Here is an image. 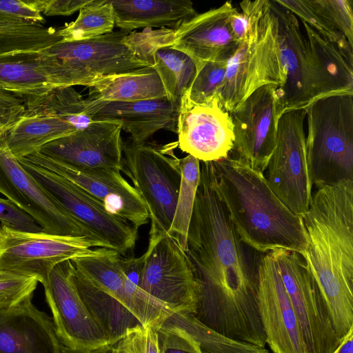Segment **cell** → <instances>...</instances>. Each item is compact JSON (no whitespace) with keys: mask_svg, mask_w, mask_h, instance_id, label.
Returning a JSON list of instances; mask_svg holds the SVG:
<instances>
[{"mask_svg":"<svg viewBox=\"0 0 353 353\" xmlns=\"http://www.w3.org/2000/svg\"><path fill=\"white\" fill-rule=\"evenodd\" d=\"M200 170L185 250L197 285L192 315L228 339L265 347L257 261L252 260L219 196L212 161H200Z\"/></svg>","mask_w":353,"mask_h":353,"instance_id":"cell-1","label":"cell"},{"mask_svg":"<svg viewBox=\"0 0 353 353\" xmlns=\"http://www.w3.org/2000/svg\"><path fill=\"white\" fill-rule=\"evenodd\" d=\"M301 219L302 257L342 340L353 330V181L317 188Z\"/></svg>","mask_w":353,"mask_h":353,"instance_id":"cell-2","label":"cell"},{"mask_svg":"<svg viewBox=\"0 0 353 353\" xmlns=\"http://www.w3.org/2000/svg\"><path fill=\"white\" fill-rule=\"evenodd\" d=\"M212 163L217 192L241 241L261 254L280 249L302 256V219L274 193L264 174L230 156Z\"/></svg>","mask_w":353,"mask_h":353,"instance_id":"cell-3","label":"cell"},{"mask_svg":"<svg viewBox=\"0 0 353 353\" xmlns=\"http://www.w3.org/2000/svg\"><path fill=\"white\" fill-rule=\"evenodd\" d=\"M305 110L312 185L319 188L353 181V96L323 98Z\"/></svg>","mask_w":353,"mask_h":353,"instance_id":"cell-4","label":"cell"},{"mask_svg":"<svg viewBox=\"0 0 353 353\" xmlns=\"http://www.w3.org/2000/svg\"><path fill=\"white\" fill-rule=\"evenodd\" d=\"M285 74L281 63L276 19L269 4L259 23L228 59L219 91L220 105L230 113L259 88H282Z\"/></svg>","mask_w":353,"mask_h":353,"instance_id":"cell-5","label":"cell"},{"mask_svg":"<svg viewBox=\"0 0 353 353\" xmlns=\"http://www.w3.org/2000/svg\"><path fill=\"white\" fill-rule=\"evenodd\" d=\"M121 171L131 180L148 210L149 241L168 235L181 184L176 157L130 139L123 143Z\"/></svg>","mask_w":353,"mask_h":353,"instance_id":"cell-6","label":"cell"},{"mask_svg":"<svg viewBox=\"0 0 353 353\" xmlns=\"http://www.w3.org/2000/svg\"><path fill=\"white\" fill-rule=\"evenodd\" d=\"M102 248H108L87 237L26 232L0 225V270L35 278L43 285L58 264L96 254Z\"/></svg>","mask_w":353,"mask_h":353,"instance_id":"cell-7","label":"cell"},{"mask_svg":"<svg viewBox=\"0 0 353 353\" xmlns=\"http://www.w3.org/2000/svg\"><path fill=\"white\" fill-rule=\"evenodd\" d=\"M305 114V109L294 110L279 118L276 146L265 176L278 198L301 217L308 211L312 199L304 131Z\"/></svg>","mask_w":353,"mask_h":353,"instance_id":"cell-8","label":"cell"},{"mask_svg":"<svg viewBox=\"0 0 353 353\" xmlns=\"http://www.w3.org/2000/svg\"><path fill=\"white\" fill-rule=\"evenodd\" d=\"M293 307L308 353H334L341 340L327 305L302 256L272 251Z\"/></svg>","mask_w":353,"mask_h":353,"instance_id":"cell-9","label":"cell"},{"mask_svg":"<svg viewBox=\"0 0 353 353\" xmlns=\"http://www.w3.org/2000/svg\"><path fill=\"white\" fill-rule=\"evenodd\" d=\"M17 159L58 204L110 249L124 256L134 248L137 228L110 213L101 203L66 179L23 158Z\"/></svg>","mask_w":353,"mask_h":353,"instance_id":"cell-10","label":"cell"},{"mask_svg":"<svg viewBox=\"0 0 353 353\" xmlns=\"http://www.w3.org/2000/svg\"><path fill=\"white\" fill-rule=\"evenodd\" d=\"M139 283L148 295L174 312L194 314L196 280L185 250L170 235L149 241Z\"/></svg>","mask_w":353,"mask_h":353,"instance_id":"cell-11","label":"cell"},{"mask_svg":"<svg viewBox=\"0 0 353 353\" xmlns=\"http://www.w3.org/2000/svg\"><path fill=\"white\" fill-rule=\"evenodd\" d=\"M0 193L32 216L44 232L87 237L103 243L109 248L39 185L10 152L5 136L0 140Z\"/></svg>","mask_w":353,"mask_h":353,"instance_id":"cell-12","label":"cell"},{"mask_svg":"<svg viewBox=\"0 0 353 353\" xmlns=\"http://www.w3.org/2000/svg\"><path fill=\"white\" fill-rule=\"evenodd\" d=\"M54 172L101 203L111 214L127 221L136 228L148 223L149 214L140 195L117 168H79L35 152L21 157Z\"/></svg>","mask_w":353,"mask_h":353,"instance_id":"cell-13","label":"cell"},{"mask_svg":"<svg viewBox=\"0 0 353 353\" xmlns=\"http://www.w3.org/2000/svg\"><path fill=\"white\" fill-rule=\"evenodd\" d=\"M278 85L262 86L230 114L234 125V148L238 159L263 173L274 150L281 117Z\"/></svg>","mask_w":353,"mask_h":353,"instance_id":"cell-14","label":"cell"},{"mask_svg":"<svg viewBox=\"0 0 353 353\" xmlns=\"http://www.w3.org/2000/svg\"><path fill=\"white\" fill-rule=\"evenodd\" d=\"M70 265V260L56 265L43 285L56 334L63 347L74 351H92L110 345L72 283Z\"/></svg>","mask_w":353,"mask_h":353,"instance_id":"cell-15","label":"cell"},{"mask_svg":"<svg viewBox=\"0 0 353 353\" xmlns=\"http://www.w3.org/2000/svg\"><path fill=\"white\" fill-rule=\"evenodd\" d=\"M258 309L273 353H308L272 252L257 261Z\"/></svg>","mask_w":353,"mask_h":353,"instance_id":"cell-16","label":"cell"},{"mask_svg":"<svg viewBox=\"0 0 353 353\" xmlns=\"http://www.w3.org/2000/svg\"><path fill=\"white\" fill-rule=\"evenodd\" d=\"M276 19L280 57L285 83L277 88L281 116L288 111L305 109L316 101L314 79L310 51L298 18L269 0Z\"/></svg>","mask_w":353,"mask_h":353,"instance_id":"cell-17","label":"cell"},{"mask_svg":"<svg viewBox=\"0 0 353 353\" xmlns=\"http://www.w3.org/2000/svg\"><path fill=\"white\" fill-rule=\"evenodd\" d=\"M176 132L179 149L200 161H214L229 156L234 148V125L230 114L219 98L202 104L183 95Z\"/></svg>","mask_w":353,"mask_h":353,"instance_id":"cell-18","label":"cell"},{"mask_svg":"<svg viewBox=\"0 0 353 353\" xmlns=\"http://www.w3.org/2000/svg\"><path fill=\"white\" fill-rule=\"evenodd\" d=\"M121 258L116 251L102 248L96 254L70 261L92 283L123 303L143 326L158 327L172 312L125 276Z\"/></svg>","mask_w":353,"mask_h":353,"instance_id":"cell-19","label":"cell"},{"mask_svg":"<svg viewBox=\"0 0 353 353\" xmlns=\"http://www.w3.org/2000/svg\"><path fill=\"white\" fill-rule=\"evenodd\" d=\"M122 126L109 121H93L87 128L44 145L38 152L67 163L85 168H117L121 171Z\"/></svg>","mask_w":353,"mask_h":353,"instance_id":"cell-20","label":"cell"},{"mask_svg":"<svg viewBox=\"0 0 353 353\" xmlns=\"http://www.w3.org/2000/svg\"><path fill=\"white\" fill-rule=\"evenodd\" d=\"M236 11L232 2L227 1L197 14L175 29L170 47L188 55L196 71L209 61H228L240 44L230 25Z\"/></svg>","mask_w":353,"mask_h":353,"instance_id":"cell-21","label":"cell"},{"mask_svg":"<svg viewBox=\"0 0 353 353\" xmlns=\"http://www.w3.org/2000/svg\"><path fill=\"white\" fill-rule=\"evenodd\" d=\"M68 86L63 65L45 49L0 54V91L28 97Z\"/></svg>","mask_w":353,"mask_h":353,"instance_id":"cell-22","label":"cell"},{"mask_svg":"<svg viewBox=\"0 0 353 353\" xmlns=\"http://www.w3.org/2000/svg\"><path fill=\"white\" fill-rule=\"evenodd\" d=\"M32 299L0 307V353H63L52 319Z\"/></svg>","mask_w":353,"mask_h":353,"instance_id":"cell-23","label":"cell"},{"mask_svg":"<svg viewBox=\"0 0 353 353\" xmlns=\"http://www.w3.org/2000/svg\"><path fill=\"white\" fill-rule=\"evenodd\" d=\"M179 108L167 97L134 102H103L92 120L119 123L130 134L133 143L143 144L160 130L176 132Z\"/></svg>","mask_w":353,"mask_h":353,"instance_id":"cell-24","label":"cell"},{"mask_svg":"<svg viewBox=\"0 0 353 353\" xmlns=\"http://www.w3.org/2000/svg\"><path fill=\"white\" fill-rule=\"evenodd\" d=\"M301 22L312 63L316 100L353 96V56Z\"/></svg>","mask_w":353,"mask_h":353,"instance_id":"cell-25","label":"cell"},{"mask_svg":"<svg viewBox=\"0 0 353 353\" xmlns=\"http://www.w3.org/2000/svg\"><path fill=\"white\" fill-rule=\"evenodd\" d=\"M70 277L110 345L118 343L130 330L143 326L123 303L92 283L71 261Z\"/></svg>","mask_w":353,"mask_h":353,"instance_id":"cell-26","label":"cell"},{"mask_svg":"<svg viewBox=\"0 0 353 353\" xmlns=\"http://www.w3.org/2000/svg\"><path fill=\"white\" fill-rule=\"evenodd\" d=\"M115 26L130 32L143 28L179 27L198 13L190 1L110 0Z\"/></svg>","mask_w":353,"mask_h":353,"instance_id":"cell-27","label":"cell"},{"mask_svg":"<svg viewBox=\"0 0 353 353\" xmlns=\"http://www.w3.org/2000/svg\"><path fill=\"white\" fill-rule=\"evenodd\" d=\"M88 88V98L97 101L134 102L166 97L161 81L151 65L103 77Z\"/></svg>","mask_w":353,"mask_h":353,"instance_id":"cell-28","label":"cell"},{"mask_svg":"<svg viewBox=\"0 0 353 353\" xmlns=\"http://www.w3.org/2000/svg\"><path fill=\"white\" fill-rule=\"evenodd\" d=\"M77 132L61 119L25 110L5 134L7 145L17 158L39 151L44 145Z\"/></svg>","mask_w":353,"mask_h":353,"instance_id":"cell-29","label":"cell"},{"mask_svg":"<svg viewBox=\"0 0 353 353\" xmlns=\"http://www.w3.org/2000/svg\"><path fill=\"white\" fill-rule=\"evenodd\" d=\"M25 110L57 117L77 131L87 128L94 112L90 102L73 86L61 87L40 96L24 97Z\"/></svg>","mask_w":353,"mask_h":353,"instance_id":"cell-30","label":"cell"},{"mask_svg":"<svg viewBox=\"0 0 353 353\" xmlns=\"http://www.w3.org/2000/svg\"><path fill=\"white\" fill-rule=\"evenodd\" d=\"M151 66L161 81L167 99L179 107L196 74L194 61L184 52L164 46L153 53Z\"/></svg>","mask_w":353,"mask_h":353,"instance_id":"cell-31","label":"cell"},{"mask_svg":"<svg viewBox=\"0 0 353 353\" xmlns=\"http://www.w3.org/2000/svg\"><path fill=\"white\" fill-rule=\"evenodd\" d=\"M161 324L185 333L199 345L203 353H268L265 348L223 336L197 321L191 313L172 312Z\"/></svg>","mask_w":353,"mask_h":353,"instance_id":"cell-32","label":"cell"},{"mask_svg":"<svg viewBox=\"0 0 353 353\" xmlns=\"http://www.w3.org/2000/svg\"><path fill=\"white\" fill-rule=\"evenodd\" d=\"M61 40L54 28L0 16V54L41 50Z\"/></svg>","mask_w":353,"mask_h":353,"instance_id":"cell-33","label":"cell"},{"mask_svg":"<svg viewBox=\"0 0 353 353\" xmlns=\"http://www.w3.org/2000/svg\"><path fill=\"white\" fill-rule=\"evenodd\" d=\"M176 163L181 172V184L176 205L168 235L186 250L188 228L200 181V161L188 154Z\"/></svg>","mask_w":353,"mask_h":353,"instance_id":"cell-34","label":"cell"},{"mask_svg":"<svg viewBox=\"0 0 353 353\" xmlns=\"http://www.w3.org/2000/svg\"><path fill=\"white\" fill-rule=\"evenodd\" d=\"M114 10L110 0H92L79 10L75 21L58 30L60 42L93 39L113 32Z\"/></svg>","mask_w":353,"mask_h":353,"instance_id":"cell-35","label":"cell"},{"mask_svg":"<svg viewBox=\"0 0 353 353\" xmlns=\"http://www.w3.org/2000/svg\"><path fill=\"white\" fill-rule=\"evenodd\" d=\"M275 1L323 37L336 44L345 53L353 56V46L350 44L342 33L336 30L318 12L310 3V0Z\"/></svg>","mask_w":353,"mask_h":353,"instance_id":"cell-36","label":"cell"},{"mask_svg":"<svg viewBox=\"0 0 353 353\" xmlns=\"http://www.w3.org/2000/svg\"><path fill=\"white\" fill-rule=\"evenodd\" d=\"M228 61L205 63L196 71V74L184 95L192 103L202 104L218 97L223 84Z\"/></svg>","mask_w":353,"mask_h":353,"instance_id":"cell-37","label":"cell"},{"mask_svg":"<svg viewBox=\"0 0 353 353\" xmlns=\"http://www.w3.org/2000/svg\"><path fill=\"white\" fill-rule=\"evenodd\" d=\"M312 6L353 46L352 0H310Z\"/></svg>","mask_w":353,"mask_h":353,"instance_id":"cell-38","label":"cell"},{"mask_svg":"<svg viewBox=\"0 0 353 353\" xmlns=\"http://www.w3.org/2000/svg\"><path fill=\"white\" fill-rule=\"evenodd\" d=\"M38 281L0 270V307L14 306L33 296Z\"/></svg>","mask_w":353,"mask_h":353,"instance_id":"cell-39","label":"cell"},{"mask_svg":"<svg viewBox=\"0 0 353 353\" xmlns=\"http://www.w3.org/2000/svg\"><path fill=\"white\" fill-rule=\"evenodd\" d=\"M174 32L175 29L163 28L150 32L132 33L126 36L125 41L141 59L151 65L152 54L157 49L172 46Z\"/></svg>","mask_w":353,"mask_h":353,"instance_id":"cell-40","label":"cell"},{"mask_svg":"<svg viewBox=\"0 0 353 353\" xmlns=\"http://www.w3.org/2000/svg\"><path fill=\"white\" fill-rule=\"evenodd\" d=\"M116 346L119 353H161L157 328L152 325L130 330Z\"/></svg>","mask_w":353,"mask_h":353,"instance_id":"cell-41","label":"cell"},{"mask_svg":"<svg viewBox=\"0 0 353 353\" xmlns=\"http://www.w3.org/2000/svg\"><path fill=\"white\" fill-rule=\"evenodd\" d=\"M157 328L161 353H203L199 345L181 330L164 324Z\"/></svg>","mask_w":353,"mask_h":353,"instance_id":"cell-42","label":"cell"},{"mask_svg":"<svg viewBox=\"0 0 353 353\" xmlns=\"http://www.w3.org/2000/svg\"><path fill=\"white\" fill-rule=\"evenodd\" d=\"M0 223L26 232L44 231L28 214L20 209L10 200L1 197Z\"/></svg>","mask_w":353,"mask_h":353,"instance_id":"cell-43","label":"cell"},{"mask_svg":"<svg viewBox=\"0 0 353 353\" xmlns=\"http://www.w3.org/2000/svg\"><path fill=\"white\" fill-rule=\"evenodd\" d=\"M0 16L31 23L46 22L32 0H0Z\"/></svg>","mask_w":353,"mask_h":353,"instance_id":"cell-44","label":"cell"},{"mask_svg":"<svg viewBox=\"0 0 353 353\" xmlns=\"http://www.w3.org/2000/svg\"><path fill=\"white\" fill-rule=\"evenodd\" d=\"M92 0H32L37 9L46 16H70Z\"/></svg>","mask_w":353,"mask_h":353,"instance_id":"cell-45","label":"cell"},{"mask_svg":"<svg viewBox=\"0 0 353 353\" xmlns=\"http://www.w3.org/2000/svg\"><path fill=\"white\" fill-rule=\"evenodd\" d=\"M24 97L0 93V127L9 129L24 111Z\"/></svg>","mask_w":353,"mask_h":353,"instance_id":"cell-46","label":"cell"},{"mask_svg":"<svg viewBox=\"0 0 353 353\" xmlns=\"http://www.w3.org/2000/svg\"><path fill=\"white\" fill-rule=\"evenodd\" d=\"M334 353H353V330L341 340Z\"/></svg>","mask_w":353,"mask_h":353,"instance_id":"cell-47","label":"cell"},{"mask_svg":"<svg viewBox=\"0 0 353 353\" xmlns=\"http://www.w3.org/2000/svg\"><path fill=\"white\" fill-rule=\"evenodd\" d=\"M114 345H107L105 347L95 350L87 352L74 351L63 347V353H112L114 350Z\"/></svg>","mask_w":353,"mask_h":353,"instance_id":"cell-48","label":"cell"},{"mask_svg":"<svg viewBox=\"0 0 353 353\" xmlns=\"http://www.w3.org/2000/svg\"><path fill=\"white\" fill-rule=\"evenodd\" d=\"M8 130L6 128L0 127V140L5 136Z\"/></svg>","mask_w":353,"mask_h":353,"instance_id":"cell-49","label":"cell"},{"mask_svg":"<svg viewBox=\"0 0 353 353\" xmlns=\"http://www.w3.org/2000/svg\"><path fill=\"white\" fill-rule=\"evenodd\" d=\"M112 353H119V350L117 348L116 344L114 345V350H113Z\"/></svg>","mask_w":353,"mask_h":353,"instance_id":"cell-50","label":"cell"},{"mask_svg":"<svg viewBox=\"0 0 353 353\" xmlns=\"http://www.w3.org/2000/svg\"><path fill=\"white\" fill-rule=\"evenodd\" d=\"M3 92V91H0V93Z\"/></svg>","mask_w":353,"mask_h":353,"instance_id":"cell-51","label":"cell"}]
</instances>
